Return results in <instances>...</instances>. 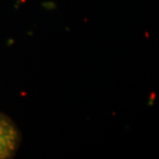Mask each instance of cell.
I'll use <instances>...</instances> for the list:
<instances>
[{"mask_svg": "<svg viewBox=\"0 0 159 159\" xmlns=\"http://www.w3.org/2000/svg\"><path fill=\"white\" fill-rule=\"evenodd\" d=\"M21 135L16 123L0 112V159H9L17 153Z\"/></svg>", "mask_w": 159, "mask_h": 159, "instance_id": "obj_1", "label": "cell"}]
</instances>
